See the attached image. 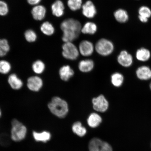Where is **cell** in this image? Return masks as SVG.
<instances>
[{
  "label": "cell",
  "mask_w": 151,
  "mask_h": 151,
  "mask_svg": "<svg viewBox=\"0 0 151 151\" xmlns=\"http://www.w3.org/2000/svg\"><path fill=\"white\" fill-rule=\"evenodd\" d=\"M24 37L28 42H33L36 41L37 36L35 31L32 29H28L24 33Z\"/></svg>",
  "instance_id": "cell-31"
},
{
  "label": "cell",
  "mask_w": 151,
  "mask_h": 151,
  "mask_svg": "<svg viewBox=\"0 0 151 151\" xmlns=\"http://www.w3.org/2000/svg\"><path fill=\"white\" fill-rule=\"evenodd\" d=\"M118 63L124 67H129L133 64V56L127 51L122 50L119 55L117 58Z\"/></svg>",
  "instance_id": "cell-10"
},
{
  "label": "cell",
  "mask_w": 151,
  "mask_h": 151,
  "mask_svg": "<svg viewBox=\"0 0 151 151\" xmlns=\"http://www.w3.org/2000/svg\"><path fill=\"white\" fill-rule=\"evenodd\" d=\"M94 47L91 42L88 40H83L79 45L78 50L80 54L84 57L92 55L94 51Z\"/></svg>",
  "instance_id": "cell-9"
},
{
  "label": "cell",
  "mask_w": 151,
  "mask_h": 151,
  "mask_svg": "<svg viewBox=\"0 0 151 151\" xmlns=\"http://www.w3.org/2000/svg\"><path fill=\"white\" fill-rule=\"evenodd\" d=\"M136 74L138 78L142 81H148L151 78V69L148 66H140L137 70Z\"/></svg>",
  "instance_id": "cell-12"
},
{
  "label": "cell",
  "mask_w": 151,
  "mask_h": 151,
  "mask_svg": "<svg viewBox=\"0 0 151 151\" xmlns=\"http://www.w3.org/2000/svg\"><path fill=\"white\" fill-rule=\"evenodd\" d=\"M139 20L143 23L148 22V19L151 16V10L146 6H142L139 9Z\"/></svg>",
  "instance_id": "cell-20"
},
{
  "label": "cell",
  "mask_w": 151,
  "mask_h": 151,
  "mask_svg": "<svg viewBox=\"0 0 151 151\" xmlns=\"http://www.w3.org/2000/svg\"><path fill=\"white\" fill-rule=\"evenodd\" d=\"M102 118L99 115L96 113H91L88 119V125L92 128L98 127L102 122Z\"/></svg>",
  "instance_id": "cell-22"
},
{
  "label": "cell",
  "mask_w": 151,
  "mask_h": 151,
  "mask_svg": "<svg viewBox=\"0 0 151 151\" xmlns=\"http://www.w3.org/2000/svg\"><path fill=\"white\" fill-rule=\"evenodd\" d=\"M72 130L73 133L80 137L84 136L86 133V128L83 127L82 124L79 122L73 124L72 126Z\"/></svg>",
  "instance_id": "cell-27"
},
{
  "label": "cell",
  "mask_w": 151,
  "mask_h": 151,
  "mask_svg": "<svg viewBox=\"0 0 151 151\" xmlns=\"http://www.w3.org/2000/svg\"><path fill=\"white\" fill-rule=\"evenodd\" d=\"M11 69V64L8 61L2 60L0 61V73L2 74H7Z\"/></svg>",
  "instance_id": "cell-29"
},
{
  "label": "cell",
  "mask_w": 151,
  "mask_h": 151,
  "mask_svg": "<svg viewBox=\"0 0 151 151\" xmlns=\"http://www.w3.org/2000/svg\"><path fill=\"white\" fill-rule=\"evenodd\" d=\"M150 89L151 90V83H150Z\"/></svg>",
  "instance_id": "cell-36"
},
{
  "label": "cell",
  "mask_w": 151,
  "mask_h": 151,
  "mask_svg": "<svg viewBox=\"0 0 151 151\" xmlns=\"http://www.w3.org/2000/svg\"><path fill=\"white\" fill-rule=\"evenodd\" d=\"M8 82L11 87L15 90H20L23 86V82L15 73L9 76Z\"/></svg>",
  "instance_id": "cell-18"
},
{
  "label": "cell",
  "mask_w": 151,
  "mask_h": 151,
  "mask_svg": "<svg viewBox=\"0 0 151 151\" xmlns=\"http://www.w3.org/2000/svg\"><path fill=\"white\" fill-rule=\"evenodd\" d=\"M10 136L11 140L19 142L26 139L27 134V127L19 120L14 119L11 121Z\"/></svg>",
  "instance_id": "cell-3"
},
{
  "label": "cell",
  "mask_w": 151,
  "mask_h": 151,
  "mask_svg": "<svg viewBox=\"0 0 151 151\" xmlns=\"http://www.w3.org/2000/svg\"><path fill=\"white\" fill-rule=\"evenodd\" d=\"M33 138L37 142L46 143L50 140L51 135L50 132L46 131L38 132L33 131L32 132Z\"/></svg>",
  "instance_id": "cell-16"
},
{
  "label": "cell",
  "mask_w": 151,
  "mask_h": 151,
  "mask_svg": "<svg viewBox=\"0 0 151 151\" xmlns=\"http://www.w3.org/2000/svg\"><path fill=\"white\" fill-rule=\"evenodd\" d=\"M9 50L10 47L7 40L0 39V57H3L6 55Z\"/></svg>",
  "instance_id": "cell-28"
},
{
  "label": "cell",
  "mask_w": 151,
  "mask_h": 151,
  "mask_svg": "<svg viewBox=\"0 0 151 151\" xmlns=\"http://www.w3.org/2000/svg\"><path fill=\"white\" fill-rule=\"evenodd\" d=\"M40 29L43 34L47 36L53 35L55 31L53 26L48 22H45L41 24Z\"/></svg>",
  "instance_id": "cell-25"
},
{
  "label": "cell",
  "mask_w": 151,
  "mask_h": 151,
  "mask_svg": "<svg viewBox=\"0 0 151 151\" xmlns=\"http://www.w3.org/2000/svg\"><path fill=\"white\" fill-rule=\"evenodd\" d=\"M2 114V111L1 108V107H0V118L1 117Z\"/></svg>",
  "instance_id": "cell-35"
},
{
  "label": "cell",
  "mask_w": 151,
  "mask_h": 151,
  "mask_svg": "<svg viewBox=\"0 0 151 151\" xmlns=\"http://www.w3.org/2000/svg\"><path fill=\"white\" fill-rule=\"evenodd\" d=\"M41 0H27L29 4L32 5H36L40 2Z\"/></svg>",
  "instance_id": "cell-34"
},
{
  "label": "cell",
  "mask_w": 151,
  "mask_h": 151,
  "mask_svg": "<svg viewBox=\"0 0 151 151\" xmlns=\"http://www.w3.org/2000/svg\"><path fill=\"white\" fill-rule=\"evenodd\" d=\"M10 136L6 134L3 133L0 134V145L6 146L9 145L10 141Z\"/></svg>",
  "instance_id": "cell-32"
},
{
  "label": "cell",
  "mask_w": 151,
  "mask_h": 151,
  "mask_svg": "<svg viewBox=\"0 0 151 151\" xmlns=\"http://www.w3.org/2000/svg\"><path fill=\"white\" fill-rule=\"evenodd\" d=\"M75 74L74 70L69 65H64L60 68L59 75L61 80L64 81H68Z\"/></svg>",
  "instance_id": "cell-13"
},
{
  "label": "cell",
  "mask_w": 151,
  "mask_h": 151,
  "mask_svg": "<svg viewBox=\"0 0 151 151\" xmlns=\"http://www.w3.org/2000/svg\"><path fill=\"white\" fill-rule=\"evenodd\" d=\"M124 78L121 73L116 72L113 73L111 77V83L113 86L118 88L123 84Z\"/></svg>",
  "instance_id": "cell-24"
},
{
  "label": "cell",
  "mask_w": 151,
  "mask_h": 151,
  "mask_svg": "<svg viewBox=\"0 0 151 151\" xmlns=\"http://www.w3.org/2000/svg\"><path fill=\"white\" fill-rule=\"evenodd\" d=\"M97 25L92 22H86L81 29V32L84 34L93 35L97 31Z\"/></svg>",
  "instance_id": "cell-23"
},
{
  "label": "cell",
  "mask_w": 151,
  "mask_h": 151,
  "mask_svg": "<svg viewBox=\"0 0 151 151\" xmlns=\"http://www.w3.org/2000/svg\"><path fill=\"white\" fill-rule=\"evenodd\" d=\"M82 14L86 17L91 19L97 14V9L92 2L91 1H86L82 7Z\"/></svg>",
  "instance_id": "cell-11"
},
{
  "label": "cell",
  "mask_w": 151,
  "mask_h": 151,
  "mask_svg": "<svg viewBox=\"0 0 151 151\" xmlns=\"http://www.w3.org/2000/svg\"><path fill=\"white\" fill-rule=\"evenodd\" d=\"M31 13L33 17L35 20H42L45 17L46 9L43 5H35L32 9Z\"/></svg>",
  "instance_id": "cell-14"
},
{
  "label": "cell",
  "mask_w": 151,
  "mask_h": 151,
  "mask_svg": "<svg viewBox=\"0 0 151 151\" xmlns=\"http://www.w3.org/2000/svg\"><path fill=\"white\" fill-rule=\"evenodd\" d=\"M43 84L42 78L37 76L29 77L27 81V88L32 91H39L42 88Z\"/></svg>",
  "instance_id": "cell-8"
},
{
  "label": "cell",
  "mask_w": 151,
  "mask_h": 151,
  "mask_svg": "<svg viewBox=\"0 0 151 151\" xmlns=\"http://www.w3.org/2000/svg\"><path fill=\"white\" fill-rule=\"evenodd\" d=\"M9 7L6 3L0 1V16H5L8 14Z\"/></svg>",
  "instance_id": "cell-33"
},
{
  "label": "cell",
  "mask_w": 151,
  "mask_h": 151,
  "mask_svg": "<svg viewBox=\"0 0 151 151\" xmlns=\"http://www.w3.org/2000/svg\"><path fill=\"white\" fill-rule=\"evenodd\" d=\"M94 67V62L91 59L81 60L78 63L79 70L83 73H88L93 70Z\"/></svg>",
  "instance_id": "cell-17"
},
{
  "label": "cell",
  "mask_w": 151,
  "mask_h": 151,
  "mask_svg": "<svg viewBox=\"0 0 151 151\" xmlns=\"http://www.w3.org/2000/svg\"><path fill=\"white\" fill-rule=\"evenodd\" d=\"M46 66L44 62L40 60H37L33 62L32 69L36 74H42L45 70Z\"/></svg>",
  "instance_id": "cell-26"
},
{
  "label": "cell",
  "mask_w": 151,
  "mask_h": 151,
  "mask_svg": "<svg viewBox=\"0 0 151 151\" xmlns=\"http://www.w3.org/2000/svg\"><path fill=\"white\" fill-rule=\"evenodd\" d=\"M82 0H68L67 4L69 8L73 11H76L82 6Z\"/></svg>",
  "instance_id": "cell-30"
},
{
  "label": "cell",
  "mask_w": 151,
  "mask_h": 151,
  "mask_svg": "<svg viewBox=\"0 0 151 151\" xmlns=\"http://www.w3.org/2000/svg\"><path fill=\"white\" fill-rule=\"evenodd\" d=\"M114 16L117 21L121 23H125L129 19L128 13L124 9H117L114 12Z\"/></svg>",
  "instance_id": "cell-21"
},
{
  "label": "cell",
  "mask_w": 151,
  "mask_h": 151,
  "mask_svg": "<svg viewBox=\"0 0 151 151\" xmlns=\"http://www.w3.org/2000/svg\"><path fill=\"white\" fill-rule=\"evenodd\" d=\"M48 107L52 114L60 118L65 117L69 111L67 102L58 96L52 98L48 104Z\"/></svg>",
  "instance_id": "cell-2"
},
{
  "label": "cell",
  "mask_w": 151,
  "mask_h": 151,
  "mask_svg": "<svg viewBox=\"0 0 151 151\" xmlns=\"http://www.w3.org/2000/svg\"><path fill=\"white\" fill-rule=\"evenodd\" d=\"M114 44L108 39L103 38L97 41L95 46L96 52L99 55L107 56L110 55L114 51Z\"/></svg>",
  "instance_id": "cell-4"
},
{
  "label": "cell",
  "mask_w": 151,
  "mask_h": 151,
  "mask_svg": "<svg viewBox=\"0 0 151 151\" xmlns=\"http://www.w3.org/2000/svg\"><path fill=\"white\" fill-rule=\"evenodd\" d=\"M62 55L65 59L73 61L78 58V48L72 42H65L62 46Z\"/></svg>",
  "instance_id": "cell-5"
},
{
  "label": "cell",
  "mask_w": 151,
  "mask_h": 151,
  "mask_svg": "<svg viewBox=\"0 0 151 151\" xmlns=\"http://www.w3.org/2000/svg\"><path fill=\"white\" fill-rule=\"evenodd\" d=\"M88 149L89 151H113L110 145L97 138H94L90 141Z\"/></svg>",
  "instance_id": "cell-6"
},
{
  "label": "cell",
  "mask_w": 151,
  "mask_h": 151,
  "mask_svg": "<svg viewBox=\"0 0 151 151\" xmlns=\"http://www.w3.org/2000/svg\"><path fill=\"white\" fill-rule=\"evenodd\" d=\"M135 56L138 61L143 62L148 61L150 58L151 54L148 49L141 48L137 51Z\"/></svg>",
  "instance_id": "cell-19"
},
{
  "label": "cell",
  "mask_w": 151,
  "mask_h": 151,
  "mask_svg": "<svg viewBox=\"0 0 151 151\" xmlns=\"http://www.w3.org/2000/svg\"><path fill=\"white\" fill-rule=\"evenodd\" d=\"M60 28L63 32L62 39L64 42H72L78 38L82 29L80 22L73 18L64 20Z\"/></svg>",
  "instance_id": "cell-1"
},
{
  "label": "cell",
  "mask_w": 151,
  "mask_h": 151,
  "mask_svg": "<svg viewBox=\"0 0 151 151\" xmlns=\"http://www.w3.org/2000/svg\"><path fill=\"white\" fill-rule=\"evenodd\" d=\"M65 9V6L63 2L61 0H56L52 5V14L58 17H60L63 16Z\"/></svg>",
  "instance_id": "cell-15"
},
{
  "label": "cell",
  "mask_w": 151,
  "mask_h": 151,
  "mask_svg": "<svg viewBox=\"0 0 151 151\" xmlns=\"http://www.w3.org/2000/svg\"><path fill=\"white\" fill-rule=\"evenodd\" d=\"M92 103L94 110L97 112H104L109 107V101L102 94L93 98L92 99Z\"/></svg>",
  "instance_id": "cell-7"
}]
</instances>
